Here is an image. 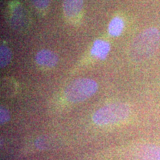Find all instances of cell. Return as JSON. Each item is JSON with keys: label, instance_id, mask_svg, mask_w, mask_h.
<instances>
[{"label": "cell", "instance_id": "cell-1", "mask_svg": "<svg viewBox=\"0 0 160 160\" xmlns=\"http://www.w3.org/2000/svg\"><path fill=\"white\" fill-rule=\"evenodd\" d=\"M160 32L156 28H149L139 33L132 42L128 54L132 61L141 62L151 57L159 47Z\"/></svg>", "mask_w": 160, "mask_h": 160}, {"label": "cell", "instance_id": "cell-7", "mask_svg": "<svg viewBox=\"0 0 160 160\" xmlns=\"http://www.w3.org/2000/svg\"><path fill=\"white\" fill-rule=\"evenodd\" d=\"M111 46L108 42L97 39L93 43L91 48V54L99 59H105L108 54Z\"/></svg>", "mask_w": 160, "mask_h": 160}, {"label": "cell", "instance_id": "cell-5", "mask_svg": "<svg viewBox=\"0 0 160 160\" xmlns=\"http://www.w3.org/2000/svg\"><path fill=\"white\" fill-rule=\"evenodd\" d=\"M84 0H63L64 15L68 19L73 20L81 14L83 10Z\"/></svg>", "mask_w": 160, "mask_h": 160}, {"label": "cell", "instance_id": "cell-6", "mask_svg": "<svg viewBox=\"0 0 160 160\" xmlns=\"http://www.w3.org/2000/svg\"><path fill=\"white\" fill-rule=\"evenodd\" d=\"M37 65L45 68H52L57 65L59 62L58 56L50 50L43 49L38 51L35 57Z\"/></svg>", "mask_w": 160, "mask_h": 160}, {"label": "cell", "instance_id": "cell-2", "mask_svg": "<svg viewBox=\"0 0 160 160\" xmlns=\"http://www.w3.org/2000/svg\"><path fill=\"white\" fill-rule=\"evenodd\" d=\"M129 106L122 102H113L100 108L93 113V119L96 125H110L124 121L129 117Z\"/></svg>", "mask_w": 160, "mask_h": 160}, {"label": "cell", "instance_id": "cell-12", "mask_svg": "<svg viewBox=\"0 0 160 160\" xmlns=\"http://www.w3.org/2000/svg\"><path fill=\"white\" fill-rule=\"evenodd\" d=\"M10 119V112L6 108L1 106L0 108V122L2 125L5 124Z\"/></svg>", "mask_w": 160, "mask_h": 160}, {"label": "cell", "instance_id": "cell-9", "mask_svg": "<svg viewBox=\"0 0 160 160\" xmlns=\"http://www.w3.org/2000/svg\"><path fill=\"white\" fill-rule=\"evenodd\" d=\"M124 22L120 17H114L111 20L108 26V32L112 37H118L122 33Z\"/></svg>", "mask_w": 160, "mask_h": 160}, {"label": "cell", "instance_id": "cell-4", "mask_svg": "<svg viewBox=\"0 0 160 160\" xmlns=\"http://www.w3.org/2000/svg\"><path fill=\"white\" fill-rule=\"evenodd\" d=\"M125 155L128 160H160V148L153 144H139L128 148Z\"/></svg>", "mask_w": 160, "mask_h": 160}, {"label": "cell", "instance_id": "cell-11", "mask_svg": "<svg viewBox=\"0 0 160 160\" xmlns=\"http://www.w3.org/2000/svg\"><path fill=\"white\" fill-rule=\"evenodd\" d=\"M32 4L37 10L44 11L49 7L51 0H31Z\"/></svg>", "mask_w": 160, "mask_h": 160}, {"label": "cell", "instance_id": "cell-10", "mask_svg": "<svg viewBox=\"0 0 160 160\" xmlns=\"http://www.w3.org/2000/svg\"><path fill=\"white\" fill-rule=\"evenodd\" d=\"M11 60V52L8 47L5 45L0 46V67L5 68Z\"/></svg>", "mask_w": 160, "mask_h": 160}, {"label": "cell", "instance_id": "cell-8", "mask_svg": "<svg viewBox=\"0 0 160 160\" xmlns=\"http://www.w3.org/2000/svg\"><path fill=\"white\" fill-rule=\"evenodd\" d=\"M12 23L14 25L16 28L22 26L24 24L25 19V13L22 6L19 4H16L12 11Z\"/></svg>", "mask_w": 160, "mask_h": 160}, {"label": "cell", "instance_id": "cell-3", "mask_svg": "<svg viewBox=\"0 0 160 160\" xmlns=\"http://www.w3.org/2000/svg\"><path fill=\"white\" fill-rule=\"evenodd\" d=\"M98 90L95 80L79 78L73 80L65 90V97L71 103H79L91 97Z\"/></svg>", "mask_w": 160, "mask_h": 160}]
</instances>
